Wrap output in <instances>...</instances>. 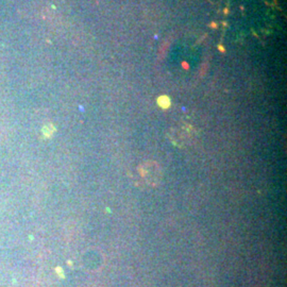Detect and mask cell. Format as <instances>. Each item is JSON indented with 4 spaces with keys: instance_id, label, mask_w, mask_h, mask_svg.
Returning <instances> with one entry per match:
<instances>
[{
    "instance_id": "cell-2",
    "label": "cell",
    "mask_w": 287,
    "mask_h": 287,
    "mask_svg": "<svg viewBox=\"0 0 287 287\" xmlns=\"http://www.w3.org/2000/svg\"><path fill=\"white\" fill-rule=\"evenodd\" d=\"M157 102H159V104L161 105L163 109H167L168 107L170 105V100L168 97L166 96H162L159 98V100H157Z\"/></svg>"
},
{
    "instance_id": "cell-1",
    "label": "cell",
    "mask_w": 287,
    "mask_h": 287,
    "mask_svg": "<svg viewBox=\"0 0 287 287\" xmlns=\"http://www.w3.org/2000/svg\"><path fill=\"white\" fill-rule=\"evenodd\" d=\"M138 174L150 186H157L163 179L162 168L156 162L147 161L138 166Z\"/></svg>"
}]
</instances>
